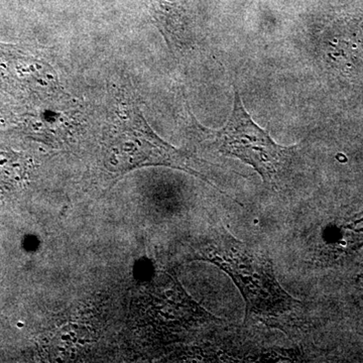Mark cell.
<instances>
[{"label": "cell", "mask_w": 363, "mask_h": 363, "mask_svg": "<svg viewBox=\"0 0 363 363\" xmlns=\"http://www.w3.org/2000/svg\"><path fill=\"white\" fill-rule=\"evenodd\" d=\"M234 89L233 111L223 128L211 130L198 123L196 125L203 135L209 136L210 147L218 154L245 162L262 177L266 185L278 189L290 169L296 147H283L274 142L267 130L253 121L240 92Z\"/></svg>", "instance_id": "cell-3"}, {"label": "cell", "mask_w": 363, "mask_h": 363, "mask_svg": "<svg viewBox=\"0 0 363 363\" xmlns=\"http://www.w3.org/2000/svg\"><path fill=\"white\" fill-rule=\"evenodd\" d=\"M102 157L105 168L116 175L143 167H168L187 172L216 188L206 162L162 140L140 109L128 99L121 101L116 117L105 131Z\"/></svg>", "instance_id": "cell-2"}, {"label": "cell", "mask_w": 363, "mask_h": 363, "mask_svg": "<svg viewBox=\"0 0 363 363\" xmlns=\"http://www.w3.org/2000/svg\"><path fill=\"white\" fill-rule=\"evenodd\" d=\"M0 86L14 96L40 100L61 93L56 72L39 50L0 43Z\"/></svg>", "instance_id": "cell-4"}, {"label": "cell", "mask_w": 363, "mask_h": 363, "mask_svg": "<svg viewBox=\"0 0 363 363\" xmlns=\"http://www.w3.org/2000/svg\"><path fill=\"white\" fill-rule=\"evenodd\" d=\"M189 260L210 262L228 274L245 302V323L281 327L297 319L304 305L279 285L264 248L243 242L223 226L213 227L190 247Z\"/></svg>", "instance_id": "cell-1"}, {"label": "cell", "mask_w": 363, "mask_h": 363, "mask_svg": "<svg viewBox=\"0 0 363 363\" xmlns=\"http://www.w3.org/2000/svg\"><path fill=\"white\" fill-rule=\"evenodd\" d=\"M155 16L162 25L173 26L179 23L183 11L182 0H150Z\"/></svg>", "instance_id": "cell-6"}, {"label": "cell", "mask_w": 363, "mask_h": 363, "mask_svg": "<svg viewBox=\"0 0 363 363\" xmlns=\"http://www.w3.org/2000/svg\"><path fill=\"white\" fill-rule=\"evenodd\" d=\"M35 164L23 152L7 147L0 150V212L11 209L28 194Z\"/></svg>", "instance_id": "cell-5"}]
</instances>
